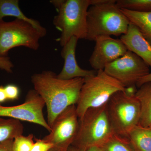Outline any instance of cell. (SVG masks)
<instances>
[{
    "instance_id": "18",
    "label": "cell",
    "mask_w": 151,
    "mask_h": 151,
    "mask_svg": "<svg viewBox=\"0 0 151 151\" xmlns=\"http://www.w3.org/2000/svg\"><path fill=\"white\" fill-rule=\"evenodd\" d=\"M23 125L21 121L12 119H5L0 117V142L23 135Z\"/></svg>"
},
{
    "instance_id": "30",
    "label": "cell",
    "mask_w": 151,
    "mask_h": 151,
    "mask_svg": "<svg viewBox=\"0 0 151 151\" xmlns=\"http://www.w3.org/2000/svg\"><path fill=\"white\" fill-rule=\"evenodd\" d=\"M150 127V128H151V127Z\"/></svg>"
},
{
    "instance_id": "12",
    "label": "cell",
    "mask_w": 151,
    "mask_h": 151,
    "mask_svg": "<svg viewBox=\"0 0 151 151\" xmlns=\"http://www.w3.org/2000/svg\"><path fill=\"white\" fill-rule=\"evenodd\" d=\"M78 39L72 37L63 47L61 56L64 60V65L60 73L57 74L58 78L63 80H70L75 78H86L95 75L97 71L81 68L76 58V49Z\"/></svg>"
},
{
    "instance_id": "26",
    "label": "cell",
    "mask_w": 151,
    "mask_h": 151,
    "mask_svg": "<svg viewBox=\"0 0 151 151\" xmlns=\"http://www.w3.org/2000/svg\"><path fill=\"white\" fill-rule=\"evenodd\" d=\"M67 151H104L102 147H92L84 149H80L70 146Z\"/></svg>"
},
{
    "instance_id": "5",
    "label": "cell",
    "mask_w": 151,
    "mask_h": 151,
    "mask_svg": "<svg viewBox=\"0 0 151 151\" xmlns=\"http://www.w3.org/2000/svg\"><path fill=\"white\" fill-rule=\"evenodd\" d=\"M91 5L92 0H63L57 9L53 24L61 32L58 41L61 47L73 37L86 39L87 12Z\"/></svg>"
},
{
    "instance_id": "4",
    "label": "cell",
    "mask_w": 151,
    "mask_h": 151,
    "mask_svg": "<svg viewBox=\"0 0 151 151\" xmlns=\"http://www.w3.org/2000/svg\"><path fill=\"white\" fill-rule=\"evenodd\" d=\"M84 79L76 105L79 119L88 109L103 106L108 103L113 94L119 91H125L127 89L104 70H98L95 75Z\"/></svg>"
},
{
    "instance_id": "9",
    "label": "cell",
    "mask_w": 151,
    "mask_h": 151,
    "mask_svg": "<svg viewBox=\"0 0 151 151\" xmlns=\"http://www.w3.org/2000/svg\"><path fill=\"white\" fill-rule=\"evenodd\" d=\"M104 70L126 88L136 86L139 79L150 73L148 65L139 56L129 50L107 65Z\"/></svg>"
},
{
    "instance_id": "27",
    "label": "cell",
    "mask_w": 151,
    "mask_h": 151,
    "mask_svg": "<svg viewBox=\"0 0 151 151\" xmlns=\"http://www.w3.org/2000/svg\"><path fill=\"white\" fill-rule=\"evenodd\" d=\"M149 82H151V73H149L147 75L139 79L136 84V86L139 88L143 84Z\"/></svg>"
},
{
    "instance_id": "10",
    "label": "cell",
    "mask_w": 151,
    "mask_h": 151,
    "mask_svg": "<svg viewBox=\"0 0 151 151\" xmlns=\"http://www.w3.org/2000/svg\"><path fill=\"white\" fill-rule=\"evenodd\" d=\"M45 106L43 99L34 89H30L25 102L21 105L4 106L0 104V117L25 121L40 125L49 132L51 128L44 118L43 108Z\"/></svg>"
},
{
    "instance_id": "13",
    "label": "cell",
    "mask_w": 151,
    "mask_h": 151,
    "mask_svg": "<svg viewBox=\"0 0 151 151\" xmlns=\"http://www.w3.org/2000/svg\"><path fill=\"white\" fill-rule=\"evenodd\" d=\"M120 40L127 47L151 67V44L134 25L130 23L127 32Z\"/></svg>"
},
{
    "instance_id": "14",
    "label": "cell",
    "mask_w": 151,
    "mask_h": 151,
    "mask_svg": "<svg viewBox=\"0 0 151 151\" xmlns=\"http://www.w3.org/2000/svg\"><path fill=\"white\" fill-rule=\"evenodd\" d=\"M6 17H14L25 21L31 24L44 37L46 35V29L42 26L39 22L28 17L22 12L19 6L18 0H0V21Z\"/></svg>"
},
{
    "instance_id": "21",
    "label": "cell",
    "mask_w": 151,
    "mask_h": 151,
    "mask_svg": "<svg viewBox=\"0 0 151 151\" xmlns=\"http://www.w3.org/2000/svg\"><path fill=\"white\" fill-rule=\"evenodd\" d=\"M33 135H20L14 139L13 147L14 151H31L34 142Z\"/></svg>"
},
{
    "instance_id": "17",
    "label": "cell",
    "mask_w": 151,
    "mask_h": 151,
    "mask_svg": "<svg viewBox=\"0 0 151 151\" xmlns=\"http://www.w3.org/2000/svg\"><path fill=\"white\" fill-rule=\"evenodd\" d=\"M130 23L134 25L151 44V12H141L121 9Z\"/></svg>"
},
{
    "instance_id": "25",
    "label": "cell",
    "mask_w": 151,
    "mask_h": 151,
    "mask_svg": "<svg viewBox=\"0 0 151 151\" xmlns=\"http://www.w3.org/2000/svg\"><path fill=\"white\" fill-rule=\"evenodd\" d=\"M14 139L8 140L0 142V151H14Z\"/></svg>"
},
{
    "instance_id": "1",
    "label": "cell",
    "mask_w": 151,
    "mask_h": 151,
    "mask_svg": "<svg viewBox=\"0 0 151 151\" xmlns=\"http://www.w3.org/2000/svg\"><path fill=\"white\" fill-rule=\"evenodd\" d=\"M84 80L81 78L63 80L51 70H44L32 76L34 89L46 106L47 122L50 128L61 112L69 106L76 105Z\"/></svg>"
},
{
    "instance_id": "16",
    "label": "cell",
    "mask_w": 151,
    "mask_h": 151,
    "mask_svg": "<svg viewBox=\"0 0 151 151\" xmlns=\"http://www.w3.org/2000/svg\"><path fill=\"white\" fill-rule=\"evenodd\" d=\"M135 151H151V128L138 125L127 137Z\"/></svg>"
},
{
    "instance_id": "6",
    "label": "cell",
    "mask_w": 151,
    "mask_h": 151,
    "mask_svg": "<svg viewBox=\"0 0 151 151\" xmlns=\"http://www.w3.org/2000/svg\"><path fill=\"white\" fill-rule=\"evenodd\" d=\"M107 104L88 109L79 119L78 132L71 146L80 149L102 147L114 134Z\"/></svg>"
},
{
    "instance_id": "8",
    "label": "cell",
    "mask_w": 151,
    "mask_h": 151,
    "mask_svg": "<svg viewBox=\"0 0 151 151\" xmlns=\"http://www.w3.org/2000/svg\"><path fill=\"white\" fill-rule=\"evenodd\" d=\"M78 126L79 119L76 105H71L58 116L49 134L43 139L52 145L53 148L67 151L75 140Z\"/></svg>"
},
{
    "instance_id": "19",
    "label": "cell",
    "mask_w": 151,
    "mask_h": 151,
    "mask_svg": "<svg viewBox=\"0 0 151 151\" xmlns=\"http://www.w3.org/2000/svg\"><path fill=\"white\" fill-rule=\"evenodd\" d=\"M102 148L104 151H135L128 138L115 134Z\"/></svg>"
},
{
    "instance_id": "22",
    "label": "cell",
    "mask_w": 151,
    "mask_h": 151,
    "mask_svg": "<svg viewBox=\"0 0 151 151\" xmlns=\"http://www.w3.org/2000/svg\"><path fill=\"white\" fill-rule=\"evenodd\" d=\"M53 148L52 145L43 139H35L31 151H49Z\"/></svg>"
},
{
    "instance_id": "7",
    "label": "cell",
    "mask_w": 151,
    "mask_h": 151,
    "mask_svg": "<svg viewBox=\"0 0 151 151\" xmlns=\"http://www.w3.org/2000/svg\"><path fill=\"white\" fill-rule=\"evenodd\" d=\"M44 37L31 24L19 19L12 21H0V56H7L9 51L23 46L37 50L39 41Z\"/></svg>"
},
{
    "instance_id": "3",
    "label": "cell",
    "mask_w": 151,
    "mask_h": 151,
    "mask_svg": "<svg viewBox=\"0 0 151 151\" xmlns=\"http://www.w3.org/2000/svg\"><path fill=\"white\" fill-rule=\"evenodd\" d=\"M135 86L113 94L107 104L108 117L114 134L127 137L139 124L140 104L135 94Z\"/></svg>"
},
{
    "instance_id": "28",
    "label": "cell",
    "mask_w": 151,
    "mask_h": 151,
    "mask_svg": "<svg viewBox=\"0 0 151 151\" xmlns=\"http://www.w3.org/2000/svg\"><path fill=\"white\" fill-rule=\"evenodd\" d=\"M7 100L4 86H0V104Z\"/></svg>"
},
{
    "instance_id": "23",
    "label": "cell",
    "mask_w": 151,
    "mask_h": 151,
    "mask_svg": "<svg viewBox=\"0 0 151 151\" xmlns=\"http://www.w3.org/2000/svg\"><path fill=\"white\" fill-rule=\"evenodd\" d=\"M7 100H17L19 95V89L16 85L8 84L4 87Z\"/></svg>"
},
{
    "instance_id": "29",
    "label": "cell",
    "mask_w": 151,
    "mask_h": 151,
    "mask_svg": "<svg viewBox=\"0 0 151 151\" xmlns=\"http://www.w3.org/2000/svg\"><path fill=\"white\" fill-rule=\"evenodd\" d=\"M49 151H60V150H57V149L52 148V149L51 150H50Z\"/></svg>"
},
{
    "instance_id": "11",
    "label": "cell",
    "mask_w": 151,
    "mask_h": 151,
    "mask_svg": "<svg viewBox=\"0 0 151 151\" xmlns=\"http://www.w3.org/2000/svg\"><path fill=\"white\" fill-rule=\"evenodd\" d=\"M95 41V46L89 63L96 71L104 70L107 65L124 55L128 51L120 39L104 36L98 38Z\"/></svg>"
},
{
    "instance_id": "2",
    "label": "cell",
    "mask_w": 151,
    "mask_h": 151,
    "mask_svg": "<svg viewBox=\"0 0 151 151\" xmlns=\"http://www.w3.org/2000/svg\"><path fill=\"white\" fill-rule=\"evenodd\" d=\"M115 0H92L87 15L86 39L95 41L101 37L122 36L130 22Z\"/></svg>"
},
{
    "instance_id": "20",
    "label": "cell",
    "mask_w": 151,
    "mask_h": 151,
    "mask_svg": "<svg viewBox=\"0 0 151 151\" xmlns=\"http://www.w3.org/2000/svg\"><path fill=\"white\" fill-rule=\"evenodd\" d=\"M116 4L120 9L141 12H151V0H117Z\"/></svg>"
},
{
    "instance_id": "24",
    "label": "cell",
    "mask_w": 151,
    "mask_h": 151,
    "mask_svg": "<svg viewBox=\"0 0 151 151\" xmlns=\"http://www.w3.org/2000/svg\"><path fill=\"white\" fill-rule=\"evenodd\" d=\"M13 63L8 56H0V69L9 73H12Z\"/></svg>"
},
{
    "instance_id": "15",
    "label": "cell",
    "mask_w": 151,
    "mask_h": 151,
    "mask_svg": "<svg viewBox=\"0 0 151 151\" xmlns=\"http://www.w3.org/2000/svg\"><path fill=\"white\" fill-rule=\"evenodd\" d=\"M135 96L140 104L141 114L139 125L142 127L151 126V82L140 86Z\"/></svg>"
}]
</instances>
